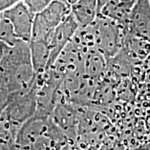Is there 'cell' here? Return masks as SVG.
Here are the masks:
<instances>
[{
	"mask_svg": "<svg viewBox=\"0 0 150 150\" xmlns=\"http://www.w3.org/2000/svg\"><path fill=\"white\" fill-rule=\"evenodd\" d=\"M14 143L31 150H62L70 143L52 115H37L24 122L17 131Z\"/></svg>",
	"mask_w": 150,
	"mask_h": 150,
	"instance_id": "1",
	"label": "cell"
},
{
	"mask_svg": "<svg viewBox=\"0 0 150 150\" xmlns=\"http://www.w3.org/2000/svg\"><path fill=\"white\" fill-rule=\"evenodd\" d=\"M124 37L123 25L115 20L98 14L91 24L79 27L73 40L85 50L97 49L109 60L120 52Z\"/></svg>",
	"mask_w": 150,
	"mask_h": 150,
	"instance_id": "2",
	"label": "cell"
},
{
	"mask_svg": "<svg viewBox=\"0 0 150 150\" xmlns=\"http://www.w3.org/2000/svg\"><path fill=\"white\" fill-rule=\"evenodd\" d=\"M34 84V83H33ZM36 112L34 86L27 91L13 93L1 115L14 139L17 131Z\"/></svg>",
	"mask_w": 150,
	"mask_h": 150,
	"instance_id": "3",
	"label": "cell"
},
{
	"mask_svg": "<svg viewBox=\"0 0 150 150\" xmlns=\"http://www.w3.org/2000/svg\"><path fill=\"white\" fill-rule=\"evenodd\" d=\"M70 13L71 6L64 0H53L45 9L35 16L31 40L49 42L54 30Z\"/></svg>",
	"mask_w": 150,
	"mask_h": 150,
	"instance_id": "4",
	"label": "cell"
},
{
	"mask_svg": "<svg viewBox=\"0 0 150 150\" xmlns=\"http://www.w3.org/2000/svg\"><path fill=\"white\" fill-rule=\"evenodd\" d=\"M79 28L78 22L70 13L54 30L49 40L50 56L47 68L54 64L62 51L72 41Z\"/></svg>",
	"mask_w": 150,
	"mask_h": 150,
	"instance_id": "5",
	"label": "cell"
},
{
	"mask_svg": "<svg viewBox=\"0 0 150 150\" xmlns=\"http://www.w3.org/2000/svg\"><path fill=\"white\" fill-rule=\"evenodd\" d=\"M124 31L150 42L149 0H138L129 15Z\"/></svg>",
	"mask_w": 150,
	"mask_h": 150,
	"instance_id": "6",
	"label": "cell"
},
{
	"mask_svg": "<svg viewBox=\"0 0 150 150\" xmlns=\"http://www.w3.org/2000/svg\"><path fill=\"white\" fill-rule=\"evenodd\" d=\"M10 21L15 33L20 40L29 42L32 33L35 15L30 11L21 1L3 13Z\"/></svg>",
	"mask_w": 150,
	"mask_h": 150,
	"instance_id": "7",
	"label": "cell"
},
{
	"mask_svg": "<svg viewBox=\"0 0 150 150\" xmlns=\"http://www.w3.org/2000/svg\"><path fill=\"white\" fill-rule=\"evenodd\" d=\"M108 59L95 48H88L84 54V70L86 74L95 81L104 72Z\"/></svg>",
	"mask_w": 150,
	"mask_h": 150,
	"instance_id": "8",
	"label": "cell"
},
{
	"mask_svg": "<svg viewBox=\"0 0 150 150\" xmlns=\"http://www.w3.org/2000/svg\"><path fill=\"white\" fill-rule=\"evenodd\" d=\"M71 13L80 27L89 25L99 14L97 0H78L71 6Z\"/></svg>",
	"mask_w": 150,
	"mask_h": 150,
	"instance_id": "9",
	"label": "cell"
},
{
	"mask_svg": "<svg viewBox=\"0 0 150 150\" xmlns=\"http://www.w3.org/2000/svg\"><path fill=\"white\" fill-rule=\"evenodd\" d=\"M31 59L33 67L36 74L44 72L48 67L50 50L49 42L43 40L29 41Z\"/></svg>",
	"mask_w": 150,
	"mask_h": 150,
	"instance_id": "10",
	"label": "cell"
},
{
	"mask_svg": "<svg viewBox=\"0 0 150 150\" xmlns=\"http://www.w3.org/2000/svg\"><path fill=\"white\" fill-rule=\"evenodd\" d=\"M18 40L10 21L0 13V41L11 46Z\"/></svg>",
	"mask_w": 150,
	"mask_h": 150,
	"instance_id": "11",
	"label": "cell"
},
{
	"mask_svg": "<svg viewBox=\"0 0 150 150\" xmlns=\"http://www.w3.org/2000/svg\"><path fill=\"white\" fill-rule=\"evenodd\" d=\"M10 95L7 75L0 68V112L6 106Z\"/></svg>",
	"mask_w": 150,
	"mask_h": 150,
	"instance_id": "12",
	"label": "cell"
},
{
	"mask_svg": "<svg viewBox=\"0 0 150 150\" xmlns=\"http://www.w3.org/2000/svg\"><path fill=\"white\" fill-rule=\"evenodd\" d=\"M53 0H22L27 8L33 15H36L45 9Z\"/></svg>",
	"mask_w": 150,
	"mask_h": 150,
	"instance_id": "13",
	"label": "cell"
},
{
	"mask_svg": "<svg viewBox=\"0 0 150 150\" xmlns=\"http://www.w3.org/2000/svg\"><path fill=\"white\" fill-rule=\"evenodd\" d=\"M138 0H119L118 6L127 14L130 13L131 11L134 8Z\"/></svg>",
	"mask_w": 150,
	"mask_h": 150,
	"instance_id": "14",
	"label": "cell"
},
{
	"mask_svg": "<svg viewBox=\"0 0 150 150\" xmlns=\"http://www.w3.org/2000/svg\"><path fill=\"white\" fill-rule=\"evenodd\" d=\"M22 0H0V13H4Z\"/></svg>",
	"mask_w": 150,
	"mask_h": 150,
	"instance_id": "15",
	"label": "cell"
},
{
	"mask_svg": "<svg viewBox=\"0 0 150 150\" xmlns=\"http://www.w3.org/2000/svg\"><path fill=\"white\" fill-rule=\"evenodd\" d=\"M13 140L11 138L0 137V150H12Z\"/></svg>",
	"mask_w": 150,
	"mask_h": 150,
	"instance_id": "16",
	"label": "cell"
},
{
	"mask_svg": "<svg viewBox=\"0 0 150 150\" xmlns=\"http://www.w3.org/2000/svg\"><path fill=\"white\" fill-rule=\"evenodd\" d=\"M8 46V45H7L5 44L4 42L0 41V61H1V59H2L4 54Z\"/></svg>",
	"mask_w": 150,
	"mask_h": 150,
	"instance_id": "17",
	"label": "cell"
},
{
	"mask_svg": "<svg viewBox=\"0 0 150 150\" xmlns=\"http://www.w3.org/2000/svg\"><path fill=\"white\" fill-rule=\"evenodd\" d=\"M110 0H97V4H98V12L99 13L102 8L108 3Z\"/></svg>",
	"mask_w": 150,
	"mask_h": 150,
	"instance_id": "18",
	"label": "cell"
},
{
	"mask_svg": "<svg viewBox=\"0 0 150 150\" xmlns=\"http://www.w3.org/2000/svg\"><path fill=\"white\" fill-rule=\"evenodd\" d=\"M12 150H31V149H24V148L20 147H19V146L16 145V144L14 143V141H13V147H12Z\"/></svg>",
	"mask_w": 150,
	"mask_h": 150,
	"instance_id": "19",
	"label": "cell"
},
{
	"mask_svg": "<svg viewBox=\"0 0 150 150\" xmlns=\"http://www.w3.org/2000/svg\"><path fill=\"white\" fill-rule=\"evenodd\" d=\"M65 2H67L70 6H72L74 4V3H76L78 0H64Z\"/></svg>",
	"mask_w": 150,
	"mask_h": 150,
	"instance_id": "20",
	"label": "cell"
},
{
	"mask_svg": "<svg viewBox=\"0 0 150 150\" xmlns=\"http://www.w3.org/2000/svg\"><path fill=\"white\" fill-rule=\"evenodd\" d=\"M149 2H150V0H149Z\"/></svg>",
	"mask_w": 150,
	"mask_h": 150,
	"instance_id": "21",
	"label": "cell"
}]
</instances>
